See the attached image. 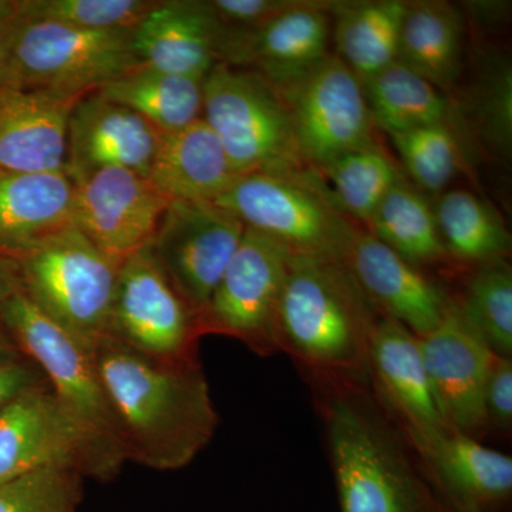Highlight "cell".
<instances>
[{"label":"cell","instance_id":"obj_36","mask_svg":"<svg viewBox=\"0 0 512 512\" xmlns=\"http://www.w3.org/2000/svg\"><path fill=\"white\" fill-rule=\"evenodd\" d=\"M474 94L473 111L478 127L494 147L507 150L511 144V70L507 63L485 70Z\"/></svg>","mask_w":512,"mask_h":512},{"label":"cell","instance_id":"obj_18","mask_svg":"<svg viewBox=\"0 0 512 512\" xmlns=\"http://www.w3.org/2000/svg\"><path fill=\"white\" fill-rule=\"evenodd\" d=\"M345 264L380 315L423 338L443 322L453 299L420 266L359 229Z\"/></svg>","mask_w":512,"mask_h":512},{"label":"cell","instance_id":"obj_21","mask_svg":"<svg viewBox=\"0 0 512 512\" xmlns=\"http://www.w3.org/2000/svg\"><path fill=\"white\" fill-rule=\"evenodd\" d=\"M227 32L210 2L158 0L133 30V47L140 63L204 80L222 62Z\"/></svg>","mask_w":512,"mask_h":512},{"label":"cell","instance_id":"obj_34","mask_svg":"<svg viewBox=\"0 0 512 512\" xmlns=\"http://www.w3.org/2000/svg\"><path fill=\"white\" fill-rule=\"evenodd\" d=\"M158 0H19L25 18L90 30H134Z\"/></svg>","mask_w":512,"mask_h":512},{"label":"cell","instance_id":"obj_27","mask_svg":"<svg viewBox=\"0 0 512 512\" xmlns=\"http://www.w3.org/2000/svg\"><path fill=\"white\" fill-rule=\"evenodd\" d=\"M96 93L133 110L163 134L202 119L204 109V80L163 72L143 63L104 84Z\"/></svg>","mask_w":512,"mask_h":512},{"label":"cell","instance_id":"obj_19","mask_svg":"<svg viewBox=\"0 0 512 512\" xmlns=\"http://www.w3.org/2000/svg\"><path fill=\"white\" fill-rule=\"evenodd\" d=\"M161 136L133 110L99 93L86 94L70 114L66 173L72 180L103 168L147 175Z\"/></svg>","mask_w":512,"mask_h":512},{"label":"cell","instance_id":"obj_5","mask_svg":"<svg viewBox=\"0 0 512 512\" xmlns=\"http://www.w3.org/2000/svg\"><path fill=\"white\" fill-rule=\"evenodd\" d=\"M215 204L291 255L345 262L359 227L329 201L318 175H241Z\"/></svg>","mask_w":512,"mask_h":512},{"label":"cell","instance_id":"obj_24","mask_svg":"<svg viewBox=\"0 0 512 512\" xmlns=\"http://www.w3.org/2000/svg\"><path fill=\"white\" fill-rule=\"evenodd\" d=\"M170 201L218 200L239 175L204 119L165 133L147 174Z\"/></svg>","mask_w":512,"mask_h":512},{"label":"cell","instance_id":"obj_37","mask_svg":"<svg viewBox=\"0 0 512 512\" xmlns=\"http://www.w3.org/2000/svg\"><path fill=\"white\" fill-rule=\"evenodd\" d=\"M301 0H212L211 6L222 25L232 30H254Z\"/></svg>","mask_w":512,"mask_h":512},{"label":"cell","instance_id":"obj_12","mask_svg":"<svg viewBox=\"0 0 512 512\" xmlns=\"http://www.w3.org/2000/svg\"><path fill=\"white\" fill-rule=\"evenodd\" d=\"M291 256L272 239L245 228L237 252L200 313L202 336H228L259 355L275 352L276 312Z\"/></svg>","mask_w":512,"mask_h":512},{"label":"cell","instance_id":"obj_42","mask_svg":"<svg viewBox=\"0 0 512 512\" xmlns=\"http://www.w3.org/2000/svg\"><path fill=\"white\" fill-rule=\"evenodd\" d=\"M20 355H22V352H20L18 346L10 339L8 333L0 328V360L13 359V357Z\"/></svg>","mask_w":512,"mask_h":512},{"label":"cell","instance_id":"obj_20","mask_svg":"<svg viewBox=\"0 0 512 512\" xmlns=\"http://www.w3.org/2000/svg\"><path fill=\"white\" fill-rule=\"evenodd\" d=\"M86 94L0 90V173L66 171L70 114Z\"/></svg>","mask_w":512,"mask_h":512},{"label":"cell","instance_id":"obj_17","mask_svg":"<svg viewBox=\"0 0 512 512\" xmlns=\"http://www.w3.org/2000/svg\"><path fill=\"white\" fill-rule=\"evenodd\" d=\"M332 5L301 0L254 30L228 29L222 62L261 74L274 87L299 79L330 53Z\"/></svg>","mask_w":512,"mask_h":512},{"label":"cell","instance_id":"obj_6","mask_svg":"<svg viewBox=\"0 0 512 512\" xmlns=\"http://www.w3.org/2000/svg\"><path fill=\"white\" fill-rule=\"evenodd\" d=\"M202 119L239 177L312 170L299 151L288 106L261 74L218 63L204 79Z\"/></svg>","mask_w":512,"mask_h":512},{"label":"cell","instance_id":"obj_7","mask_svg":"<svg viewBox=\"0 0 512 512\" xmlns=\"http://www.w3.org/2000/svg\"><path fill=\"white\" fill-rule=\"evenodd\" d=\"M0 328L39 367L66 412L120 473L126 453L92 352L20 291L0 303Z\"/></svg>","mask_w":512,"mask_h":512},{"label":"cell","instance_id":"obj_26","mask_svg":"<svg viewBox=\"0 0 512 512\" xmlns=\"http://www.w3.org/2000/svg\"><path fill=\"white\" fill-rule=\"evenodd\" d=\"M406 9L403 0L333 3L330 15L335 18L336 56L360 82L396 62Z\"/></svg>","mask_w":512,"mask_h":512},{"label":"cell","instance_id":"obj_11","mask_svg":"<svg viewBox=\"0 0 512 512\" xmlns=\"http://www.w3.org/2000/svg\"><path fill=\"white\" fill-rule=\"evenodd\" d=\"M50 468L97 481L119 476L45 380L0 413V484Z\"/></svg>","mask_w":512,"mask_h":512},{"label":"cell","instance_id":"obj_30","mask_svg":"<svg viewBox=\"0 0 512 512\" xmlns=\"http://www.w3.org/2000/svg\"><path fill=\"white\" fill-rule=\"evenodd\" d=\"M447 255L467 264L507 259L511 237L488 202L466 190L444 191L434 207Z\"/></svg>","mask_w":512,"mask_h":512},{"label":"cell","instance_id":"obj_2","mask_svg":"<svg viewBox=\"0 0 512 512\" xmlns=\"http://www.w3.org/2000/svg\"><path fill=\"white\" fill-rule=\"evenodd\" d=\"M325 424L340 511L448 512L413 463L402 430L359 382L330 379Z\"/></svg>","mask_w":512,"mask_h":512},{"label":"cell","instance_id":"obj_23","mask_svg":"<svg viewBox=\"0 0 512 512\" xmlns=\"http://www.w3.org/2000/svg\"><path fill=\"white\" fill-rule=\"evenodd\" d=\"M73 208L66 171L0 173V251L18 258L73 227Z\"/></svg>","mask_w":512,"mask_h":512},{"label":"cell","instance_id":"obj_13","mask_svg":"<svg viewBox=\"0 0 512 512\" xmlns=\"http://www.w3.org/2000/svg\"><path fill=\"white\" fill-rule=\"evenodd\" d=\"M244 234L245 225L215 202L168 205L150 249L198 318Z\"/></svg>","mask_w":512,"mask_h":512},{"label":"cell","instance_id":"obj_33","mask_svg":"<svg viewBox=\"0 0 512 512\" xmlns=\"http://www.w3.org/2000/svg\"><path fill=\"white\" fill-rule=\"evenodd\" d=\"M390 138L420 190L439 194L461 170L463 151L458 128L451 124L413 128Z\"/></svg>","mask_w":512,"mask_h":512},{"label":"cell","instance_id":"obj_16","mask_svg":"<svg viewBox=\"0 0 512 512\" xmlns=\"http://www.w3.org/2000/svg\"><path fill=\"white\" fill-rule=\"evenodd\" d=\"M424 365L451 430L476 437L487 429L485 392L495 356L451 302L443 322L420 338Z\"/></svg>","mask_w":512,"mask_h":512},{"label":"cell","instance_id":"obj_32","mask_svg":"<svg viewBox=\"0 0 512 512\" xmlns=\"http://www.w3.org/2000/svg\"><path fill=\"white\" fill-rule=\"evenodd\" d=\"M456 306L495 356H512V271L507 259L477 265Z\"/></svg>","mask_w":512,"mask_h":512},{"label":"cell","instance_id":"obj_35","mask_svg":"<svg viewBox=\"0 0 512 512\" xmlns=\"http://www.w3.org/2000/svg\"><path fill=\"white\" fill-rule=\"evenodd\" d=\"M84 480L76 471L50 468L0 484V512H77Z\"/></svg>","mask_w":512,"mask_h":512},{"label":"cell","instance_id":"obj_1","mask_svg":"<svg viewBox=\"0 0 512 512\" xmlns=\"http://www.w3.org/2000/svg\"><path fill=\"white\" fill-rule=\"evenodd\" d=\"M92 356L127 461L180 470L210 444L220 416L200 360L158 362L109 338Z\"/></svg>","mask_w":512,"mask_h":512},{"label":"cell","instance_id":"obj_8","mask_svg":"<svg viewBox=\"0 0 512 512\" xmlns=\"http://www.w3.org/2000/svg\"><path fill=\"white\" fill-rule=\"evenodd\" d=\"M137 64L133 30L82 29L28 19L20 12L10 63L12 86L89 94Z\"/></svg>","mask_w":512,"mask_h":512},{"label":"cell","instance_id":"obj_14","mask_svg":"<svg viewBox=\"0 0 512 512\" xmlns=\"http://www.w3.org/2000/svg\"><path fill=\"white\" fill-rule=\"evenodd\" d=\"M73 183V227L117 264L153 242L171 202L147 175L126 168H103Z\"/></svg>","mask_w":512,"mask_h":512},{"label":"cell","instance_id":"obj_31","mask_svg":"<svg viewBox=\"0 0 512 512\" xmlns=\"http://www.w3.org/2000/svg\"><path fill=\"white\" fill-rule=\"evenodd\" d=\"M313 171L329 201L350 220L363 224L394 185L404 180L379 144L350 151Z\"/></svg>","mask_w":512,"mask_h":512},{"label":"cell","instance_id":"obj_28","mask_svg":"<svg viewBox=\"0 0 512 512\" xmlns=\"http://www.w3.org/2000/svg\"><path fill=\"white\" fill-rule=\"evenodd\" d=\"M362 84L375 127L389 136L433 124L457 127L453 100L397 60Z\"/></svg>","mask_w":512,"mask_h":512},{"label":"cell","instance_id":"obj_10","mask_svg":"<svg viewBox=\"0 0 512 512\" xmlns=\"http://www.w3.org/2000/svg\"><path fill=\"white\" fill-rule=\"evenodd\" d=\"M275 89L288 106L299 151L312 170L377 144L363 84L338 56L325 57Z\"/></svg>","mask_w":512,"mask_h":512},{"label":"cell","instance_id":"obj_3","mask_svg":"<svg viewBox=\"0 0 512 512\" xmlns=\"http://www.w3.org/2000/svg\"><path fill=\"white\" fill-rule=\"evenodd\" d=\"M380 316L345 262L292 255L276 312V350L330 379L363 383Z\"/></svg>","mask_w":512,"mask_h":512},{"label":"cell","instance_id":"obj_4","mask_svg":"<svg viewBox=\"0 0 512 512\" xmlns=\"http://www.w3.org/2000/svg\"><path fill=\"white\" fill-rule=\"evenodd\" d=\"M20 292L92 352L109 335L121 264L70 227L18 256Z\"/></svg>","mask_w":512,"mask_h":512},{"label":"cell","instance_id":"obj_15","mask_svg":"<svg viewBox=\"0 0 512 512\" xmlns=\"http://www.w3.org/2000/svg\"><path fill=\"white\" fill-rule=\"evenodd\" d=\"M424 464L426 477L448 512L495 511L510 500L512 460L460 431L402 430Z\"/></svg>","mask_w":512,"mask_h":512},{"label":"cell","instance_id":"obj_22","mask_svg":"<svg viewBox=\"0 0 512 512\" xmlns=\"http://www.w3.org/2000/svg\"><path fill=\"white\" fill-rule=\"evenodd\" d=\"M370 377L400 429H450L434 396L419 336L386 316L377 320L370 340Z\"/></svg>","mask_w":512,"mask_h":512},{"label":"cell","instance_id":"obj_29","mask_svg":"<svg viewBox=\"0 0 512 512\" xmlns=\"http://www.w3.org/2000/svg\"><path fill=\"white\" fill-rule=\"evenodd\" d=\"M366 225L373 237L414 265L448 258L433 205L406 180L394 185Z\"/></svg>","mask_w":512,"mask_h":512},{"label":"cell","instance_id":"obj_39","mask_svg":"<svg viewBox=\"0 0 512 512\" xmlns=\"http://www.w3.org/2000/svg\"><path fill=\"white\" fill-rule=\"evenodd\" d=\"M45 380L39 367L25 355L0 360V413L23 393Z\"/></svg>","mask_w":512,"mask_h":512},{"label":"cell","instance_id":"obj_9","mask_svg":"<svg viewBox=\"0 0 512 512\" xmlns=\"http://www.w3.org/2000/svg\"><path fill=\"white\" fill-rule=\"evenodd\" d=\"M107 338L158 362L200 360L198 313L165 274L150 245L120 266Z\"/></svg>","mask_w":512,"mask_h":512},{"label":"cell","instance_id":"obj_41","mask_svg":"<svg viewBox=\"0 0 512 512\" xmlns=\"http://www.w3.org/2000/svg\"><path fill=\"white\" fill-rule=\"evenodd\" d=\"M19 291L18 259L0 251V303Z\"/></svg>","mask_w":512,"mask_h":512},{"label":"cell","instance_id":"obj_40","mask_svg":"<svg viewBox=\"0 0 512 512\" xmlns=\"http://www.w3.org/2000/svg\"><path fill=\"white\" fill-rule=\"evenodd\" d=\"M19 23V0H0V90L12 86L10 63Z\"/></svg>","mask_w":512,"mask_h":512},{"label":"cell","instance_id":"obj_38","mask_svg":"<svg viewBox=\"0 0 512 512\" xmlns=\"http://www.w3.org/2000/svg\"><path fill=\"white\" fill-rule=\"evenodd\" d=\"M487 427L508 433L512 429V359L497 357L485 392Z\"/></svg>","mask_w":512,"mask_h":512},{"label":"cell","instance_id":"obj_25","mask_svg":"<svg viewBox=\"0 0 512 512\" xmlns=\"http://www.w3.org/2000/svg\"><path fill=\"white\" fill-rule=\"evenodd\" d=\"M463 42V18L453 5L407 2L397 62L446 93L460 77Z\"/></svg>","mask_w":512,"mask_h":512}]
</instances>
